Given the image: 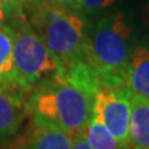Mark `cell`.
I'll use <instances>...</instances> for the list:
<instances>
[{
  "label": "cell",
  "mask_w": 149,
  "mask_h": 149,
  "mask_svg": "<svg viewBox=\"0 0 149 149\" xmlns=\"http://www.w3.org/2000/svg\"><path fill=\"white\" fill-rule=\"evenodd\" d=\"M133 50V29L123 11L106 14L91 27L83 62L100 90L125 86Z\"/></svg>",
  "instance_id": "1"
},
{
  "label": "cell",
  "mask_w": 149,
  "mask_h": 149,
  "mask_svg": "<svg viewBox=\"0 0 149 149\" xmlns=\"http://www.w3.org/2000/svg\"><path fill=\"white\" fill-rule=\"evenodd\" d=\"M31 91L26 107L37 127L58 129L73 137L82 133L93 117L97 92L71 81L63 73Z\"/></svg>",
  "instance_id": "2"
},
{
  "label": "cell",
  "mask_w": 149,
  "mask_h": 149,
  "mask_svg": "<svg viewBox=\"0 0 149 149\" xmlns=\"http://www.w3.org/2000/svg\"><path fill=\"white\" fill-rule=\"evenodd\" d=\"M30 25L65 68L83 62L91 29L88 17L45 0L31 8Z\"/></svg>",
  "instance_id": "3"
},
{
  "label": "cell",
  "mask_w": 149,
  "mask_h": 149,
  "mask_svg": "<svg viewBox=\"0 0 149 149\" xmlns=\"http://www.w3.org/2000/svg\"><path fill=\"white\" fill-rule=\"evenodd\" d=\"M22 17L19 16V20L11 26L14 35L13 86L31 91L40 83L62 74L65 67L30 22L24 21Z\"/></svg>",
  "instance_id": "4"
},
{
  "label": "cell",
  "mask_w": 149,
  "mask_h": 149,
  "mask_svg": "<svg viewBox=\"0 0 149 149\" xmlns=\"http://www.w3.org/2000/svg\"><path fill=\"white\" fill-rule=\"evenodd\" d=\"M132 93L127 86L117 90H100L93 103V117L103 123L122 148H128Z\"/></svg>",
  "instance_id": "5"
},
{
  "label": "cell",
  "mask_w": 149,
  "mask_h": 149,
  "mask_svg": "<svg viewBox=\"0 0 149 149\" xmlns=\"http://www.w3.org/2000/svg\"><path fill=\"white\" fill-rule=\"evenodd\" d=\"M27 107L17 95L0 85V143L13 138L24 122Z\"/></svg>",
  "instance_id": "6"
},
{
  "label": "cell",
  "mask_w": 149,
  "mask_h": 149,
  "mask_svg": "<svg viewBox=\"0 0 149 149\" xmlns=\"http://www.w3.org/2000/svg\"><path fill=\"white\" fill-rule=\"evenodd\" d=\"M128 148L149 149V98L132 95Z\"/></svg>",
  "instance_id": "7"
},
{
  "label": "cell",
  "mask_w": 149,
  "mask_h": 149,
  "mask_svg": "<svg viewBox=\"0 0 149 149\" xmlns=\"http://www.w3.org/2000/svg\"><path fill=\"white\" fill-rule=\"evenodd\" d=\"M125 86L132 95L149 98V45L134 47Z\"/></svg>",
  "instance_id": "8"
},
{
  "label": "cell",
  "mask_w": 149,
  "mask_h": 149,
  "mask_svg": "<svg viewBox=\"0 0 149 149\" xmlns=\"http://www.w3.org/2000/svg\"><path fill=\"white\" fill-rule=\"evenodd\" d=\"M27 149H72V137L58 129L37 127Z\"/></svg>",
  "instance_id": "9"
},
{
  "label": "cell",
  "mask_w": 149,
  "mask_h": 149,
  "mask_svg": "<svg viewBox=\"0 0 149 149\" xmlns=\"http://www.w3.org/2000/svg\"><path fill=\"white\" fill-rule=\"evenodd\" d=\"M14 35L11 26L0 24V85L13 86Z\"/></svg>",
  "instance_id": "10"
},
{
  "label": "cell",
  "mask_w": 149,
  "mask_h": 149,
  "mask_svg": "<svg viewBox=\"0 0 149 149\" xmlns=\"http://www.w3.org/2000/svg\"><path fill=\"white\" fill-rule=\"evenodd\" d=\"M83 137L93 149H119L122 148L107 127L98 119L92 117L83 129Z\"/></svg>",
  "instance_id": "11"
},
{
  "label": "cell",
  "mask_w": 149,
  "mask_h": 149,
  "mask_svg": "<svg viewBox=\"0 0 149 149\" xmlns=\"http://www.w3.org/2000/svg\"><path fill=\"white\" fill-rule=\"evenodd\" d=\"M117 0H82L77 11L86 17L97 16L113 5Z\"/></svg>",
  "instance_id": "12"
},
{
  "label": "cell",
  "mask_w": 149,
  "mask_h": 149,
  "mask_svg": "<svg viewBox=\"0 0 149 149\" xmlns=\"http://www.w3.org/2000/svg\"><path fill=\"white\" fill-rule=\"evenodd\" d=\"M8 14H15L17 16H24L25 9H30L31 0H0Z\"/></svg>",
  "instance_id": "13"
},
{
  "label": "cell",
  "mask_w": 149,
  "mask_h": 149,
  "mask_svg": "<svg viewBox=\"0 0 149 149\" xmlns=\"http://www.w3.org/2000/svg\"><path fill=\"white\" fill-rule=\"evenodd\" d=\"M72 149H93L82 133H77L72 137Z\"/></svg>",
  "instance_id": "14"
},
{
  "label": "cell",
  "mask_w": 149,
  "mask_h": 149,
  "mask_svg": "<svg viewBox=\"0 0 149 149\" xmlns=\"http://www.w3.org/2000/svg\"><path fill=\"white\" fill-rule=\"evenodd\" d=\"M47 1L55 4V5L66 8V9H71V10H76L80 8L82 0H47Z\"/></svg>",
  "instance_id": "15"
},
{
  "label": "cell",
  "mask_w": 149,
  "mask_h": 149,
  "mask_svg": "<svg viewBox=\"0 0 149 149\" xmlns=\"http://www.w3.org/2000/svg\"><path fill=\"white\" fill-rule=\"evenodd\" d=\"M6 15H8V11L3 6V4L0 3V24H4V21L6 20Z\"/></svg>",
  "instance_id": "16"
},
{
  "label": "cell",
  "mask_w": 149,
  "mask_h": 149,
  "mask_svg": "<svg viewBox=\"0 0 149 149\" xmlns=\"http://www.w3.org/2000/svg\"><path fill=\"white\" fill-rule=\"evenodd\" d=\"M42 1H45V0H31V3H32V5H31V8H34V6H36L37 4H40V3H42ZM30 8V9H31Z\"/></svg>",
  "instance_id": "17"
}]
</instances>
